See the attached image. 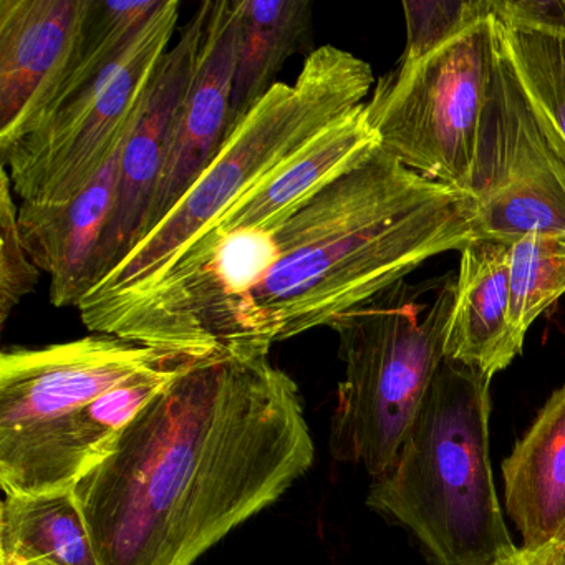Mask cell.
<instances>
[{
    "label": "cell",
    "mask_w": 565,
    "mask_h": 565,
    "mask_svg": "<svg viewBox=\"0 0 565 565\" xmlns=\"http://www.w3.org/2000/svg\"><path fill=\"white\" fill-rule=\"evenodd\" d=\"M87 0H0V141L64 61Z\"/></svg>",
    "instance_id": "obj_15"
},
{
    "label": "cell",
    "mask_w": 565,
    "mask_h": 565,
    "mask_svg": "<svg viewBox=\"0 0 565 565\" xmlns=\"http://www.w3.org/2000/svg\"><path fill=\"white\" fill-rule=\"evenodd\" d=\"M509 246L475 241L461 250L446 335V359L489 380L508 369L522 349L509 327Z\"/></svg>",
    "instance_id": "obj_16"
},
{
    "label": "cell",
    "mask_w": 565,
    "mask_h": 565,
    "mask_svg": "<svg viewBox=\"0 0 565 565\" xmlns=\"http://www.w3.org/2000/svg\"><path fill=\"white\" fill-rule=\"evenodd\" d=\"M316 446L269 355L194 359L74 488L100 565H193L279 501Z\"/></svg>",
    "instance_id": "obj_2"
},
{
    "label": "cell",
    "mask_w": 565,
    "mask_h": 565,
    "mask_svg": "<svg viewBox=\"0 0 565 565\" xmlns=\"http://www.w3.org/2000/svg\"><path fill=\"white\" fill-rule=\"evenodd\" d=\"M0 565H100L74 489L6 494Z\"/></svg>",
    "instance_id": "obj_18"
},
{
    "label": "cell",
    "mask_w": 565,
    "mask_h": 565,
    "mask_svg": "<svg viewBox=\"0 0 565 565\" xmlns=\"http://www.w3.org/2000/svg\"><path fill=\"white\" fill-rule=\"evenodd\" d=\"M198 44L200 22L194 15L164 55L147 108L121 150L117 198L98 249L95 286L140 243L170 153L174 124L196 67Z\"/></svg>",
    "instance_id": "obj_13"
},
{
    "label": "cell",
    "mask_w": 565,
    "mask_h": 565,
    "mask_svg": "<svg viewBox=\"0 0 565 565\" xmlns=\"http://www.w3.org/2000/svg\"><path fill=\"white\" fill-rule=\"evenodd\" d=\"M161 0H87L64 61L45 82L11 135L0 141L12 170L47 150L107 94L143 41Z\"/></svg>",
    "instance_id": "obj_10"
},
{
    "label": "cell",
    "mask_w": 565,
    "mask_h": 565,
    "mask_svg": "<svg viewBox=\"0 0 565 565\" xmlns=\"http://www.w3.org/2000/svg\"><path fill=\"white\" fill-rule=\"evenodd\" d=\"M565 294V237L527 234L509 246V327L519 349L532 323Z\"/></svg>",
    "instance_id": "obj_20"
},
{
    "label": "cell",
    "mask_w": 565,
    "mask_h": 565,
    "mask_svg": "<svg viewBox=\"0 0 565 565\" xmlns=\"http://www.w3.org/2000/svg\"><path fill=\"white\" fill-rule=\"evenodd\" d=\"M413 297L399 280L330 326L345 365L330 422V452L372 478L395 461L446 359L455 280L443 287L425 319Z\"/></svg>",
    "instance_id": "obj_5"
},
{
    "label": "cell",
    "mask_w": 565,
    "mask_h": 565,
    "mask_svg": "<svg viewBox=\"0 0 565 565\" xmlns=\"http://www.w3.org/2000/svg\"><path fill=\"white\" fill-rule=\"evenodd\" d=\"M183 353L164 352L110 333L42 349L0 353V441L67 415L147 370Z\"/></svg>",
    "instance_id": "obj_9"
},
{
    "label": "cell",
    "mask_w": 565,
    "mask_h": 565,
    "mask_svg": "<svg viewBox=\"0 0 565 565\" xmlns=\"http://www.w3.org/2000/svg\"><path fill=\"white\" fill-rule=\"evenodd\" d=\"M475 206L380 145L289 216L210 233L141 289L102 303V333L164 352L269 355L475 243Z\"/></svg>",
    "instance_id": "obj_1"
},
{
    "label": "cell",
    "mask_w": 565,
    "mask_h": 565,
    "mask_svg": "<svg viewBox=\"0 0 565 565\" xmlns=\"http://www.w3.org/2000/svg\"><path fill=\"white\" fill-rule=\"evenodd\" d=\"M502 29L525 90L565 143V35Z\"/></svg>",
    "instance_id": "obj_21"
},
{
    "label": "cell",
    "mask_w": 565,
    "mask_h": 565,
    "mask_svg": "<svg viewBox=\"0 0 565 565\" xmlns=\"http://www.w3.org/2000/svg\"><path fill=\"white\" fill-rule=\"evenodd\" d=\"M466 194L478 241L565 237V143L525 90L501 21Z\"/></svg>",
    "instance_id": "obj_7"
},
{
    "label": "cell",
    "mask_w": 565,
    "mask_h": 565,
    "mask_svg": "<svg viewBox=\"0 0 565 565\" xmlns=\"http://www.w3.org/2000/svg\"><path fill=\"white\" fill-rule=\"evenodd\" d=\"M522 552L525 565H565L564 539H555L537 548H522Z\"/></svg>",
    "instance_id": "obj_25"
},
{
    "label": "cell",
    "mask_w": 565,
    "mask_h": 565,
    "mask_svg": "<svg viewBox=\"0 0 565 565\" xmlns=\"http://www.w3.org/2000/svg\"><path fill=\"white\" fill-rule=\"evenodd\" d=\"M373 82L372 67L343 49L310 52L297 81L277 82L250 108L180 203L78 307L108 302L157 279L244 194L365 104Z\"/></svg>",
    "instance_id": "obj_4"
},
{
    "label": "cell",
    "mask_w": 565,
    "mask_h": 565,
    "mask_svg": "<svg viewBox=\"0 0 565 565\" xmlns=\"http://www.w3.org/2000/svg\"><path fill=\"white\" fill-rule=\"evenodd\" d=\"M557 539H564V541H565V527H564V531L561 532V535H558Z\"/></svg>",
    "instance_id": "obj_27"
},
{
    "label": "cell",
    "mask_w": 565,
    "mask_h": 565,
    "mask_svg": "<svg viewBox=\"0 0 565 565\" xmlns=\"http://www.w3.org/2000/svg\"><path fill=\"white\" fill-rule=\"evenodd\" d=\"M406 39L399 67L416 64L458 38L476 22L494 14V2H403Z\"/></svg>",
    "instance_id": "obj_22"
},
{
    "label": "cell",
    "mask_w": 565,
    "mask_h": 565,
    "mask_svg": "<svg viewBox=\"0 0 565 565\" xmlns=\"http://www.w3.org/2000/svg\"><path fill=\"white\" fill-rule=\"evenodd\" d=\"M180 9L178 0H161L143 41L95 108L47 150L8 170L12 190L22 203H68L104 170L147 108L154 78L177 31Z\"/></svg>",
    "instance_id": "obj_8"
},
{
    "label": "cell",
    "mask_w": 565,
    "mask_h": 565,
    "mask_svg": "<svg viewBox=\"0 0 565 565\" xmlns=\"http://www.w3.org/2000/svg\"><path fill=\"white\" fill-rule=\"evenodd\" d=\"M505 511L537 548L565 527V385L547 399L524 438L502 462Z\"/></svg>",
    "instance_id": "obj_17"
},
{
    "label": "cell",
    "mask_w": 565,
    "mask_h": 565,
    "mask_svg": "<svg viewBox=\"0 0 565 565\" xmlns=\"http://www.w3.org/2000/svg\"><path fill=\"white\" fill-rule=\"evenodd\" d=\"M194 15L200 22L196 67L174 124L170 153L140 243L213 163L231 130L237 0L203 2Z\"/></svg>",
    "instance_id": "obj_12"
},
{
    "label": "cell",
    "mask_w": 565,
    "mask_h": 565,
    "mask_svg": "<svg viewBox=\"0 0 565 565\" xmlns=\"http://www.w3.org/2000/svg\"><path fill=\"white\" fill-rule=\"evenodd\" d=\"M494 4L495 15L508 28L565 35V0H498Z\"/></svg>",
    "instance_id": "obj_24"
},
{
    "label": "cell",
    "mask_w": 565,
    "mask_h": 565,
    "mask_svg": "<svg viewBox=\"0 0 565 565\" xmlns=\"http://www.w3.org/2000/svg\"><path fill=\"white\" fill-rule=\"evenodd\" d=\"M310 21L312 4L306 0H237L231 130L277 84L287 58L306 44Z\"/></svg>",
    "instance_id": "obj_19"
},
{
    "label": "cell",
    "mask_w": 565,
    "mask_h": 565,
    "mask_svg": "<svg viewBox=\"0 0 565 565\" xmlns=\"http://www.w3.org/2000/svg\"><path fill=\"white\" fill-rule=\"evenodd\" d=\"M492 565H525L524 552H522V548H519V551L515 552L514 555H511V557L495 562V564Z\"/></svg>",
    "instance_id": "obj_26"
},
{
    "label": "cell",
    "mask_w": 565,
    "mask_h": 565,
    "mask_svg": "<svg viewBox=\"0 0 565 565\" xmlns=\"http://www.w3.org/2000/svg\"><path fill=\"white\" fill-rule=\"evenodd\" d=\"M499 44L495 12L376 85L366 115L386 153L466 193Z\"/></svg>",
    "instance_id": "obj_6"
},
{
    "label": "cell",
    "mask_w": 565,
    "mask_h": 565,
    "mask_svg": "<svg viewBox=\"0 0 565 565\" xmlns=\"http://www.w3.org/2000/svg\"><path fill=\"white\" fill-rule=\"evenodd\" d=\"M11 177L0 171V326L4 327L12 310L38 286L41 269L32 263L21 230L19 207L14 201Z\"/></svg>",
    "instance_id": "obj_23"
},
{
    "label": "cell",
    "mask_w": 565,
    "mask_h": 565,
    "mask_svg": "<svg viewBox=\"0 0 565 565\" xmlns=\"http://www.w3.org/2000/svg\"><path fill=\"white\" fill-rule=\"evenodd\" d=\"M194 359L200 356L183 355L138 373L82 408L0 441L4 494L74 489L107 456L131 419Z\"/></svg>",
    "instance_id": "obj_11"
},
{
    "label": "cell",
    "mask_w": 565,
    "mask_h": 565,
    "mask_svg": "<svg viewBox=\"0 0 565 565\" xmlns=\"http://www.w3.org/2000/svg\"><path fill=\"white\" fill-rule=\"evenodd\" d=\"M127 140L97 178L68 203L19 206L22 241L32 263L51 277V302L55 307H78L95 287V264L114 213L121 150Z\"/></svg>",
    "instance_id": "obj_14"
},
{
    "label": "cell",
    "mask_w": 565,
    "mask_h": 565,
    "mask_svg": "<svg viewBox=\"0 0 565 565\" xmlns=\"http://www.w3.org/2000/svg\"><path fill=\"white\" fill-rule=\"evenodd\" d=\"M491 380L445 359L393 465L366 504L418 537L436 565H492L515 547L489 456Z\"/></svg>",
    "instance_id": "obj_3"
}]
</instances>
